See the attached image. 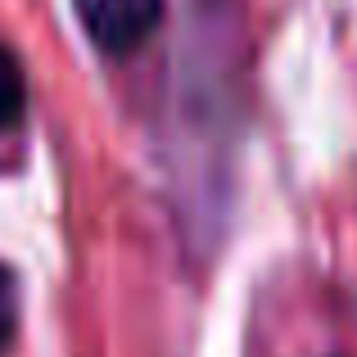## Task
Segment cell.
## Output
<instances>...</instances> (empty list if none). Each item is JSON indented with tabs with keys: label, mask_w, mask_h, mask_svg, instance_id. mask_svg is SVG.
<instances>
[{
	"label": "cell",
	"mask_w": 357,
	"mask_h": 357,
	"mask_svg": "<svg viewBox=\"0 0 357 357\" xmlns=\"http://www.w3.org/2000/svg\"><path fill=\"white\" fill-rule=\"evenodd\" d=\"M73 9H77L91 45L114 59L145 45L154 27L163 23V0H73Z\"/></svg>",
	"instance_id": "1"
},
{
	"label": "cell",
	"mask_w": 357,
	"mask_h": 357,
	"mask_svg": "<svg viewBox=\"0 0 357 357\" xmlns=\"http://www.w3.org/2000/svg\"><path fill=\"white\" fill-rule=\"evenodd\" d=\"M23 105H27L23 68H18V59L0 45V131H9L18 118H23Z\"/></svg>",
	"instance_id": "2"
},
{
	"label": "cell",
	"mask_w": 357,
	"mask_h": 357,
	"mask_svg": "<svg viewBox=\"0 0 357 357\" xmlns=\"http://www.w3.org/2000/svg\"><path fill=\"white\" fill-rule=\"evenodd\" d=\"M18 335V276L0 262V357L9 353Z\"/></svg>",
	"instance_id": "3"
}]
</instances>
